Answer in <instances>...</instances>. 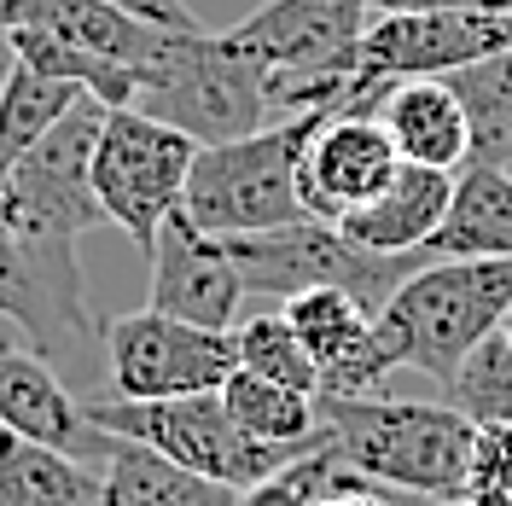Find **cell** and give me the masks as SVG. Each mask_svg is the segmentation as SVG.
<instances>
[{
	"label": "cell",
	"instance_id": "9",
	"mask_svg": "<svg viewBox=\"0 0 512 506\" xmlns=\"http://www.w3.org/2000/svg\"><path fill=\"white\" fill-rule=\"evenodd\" d=\"M105 111L111 105L82 94L24 158L0 169V227L35 239H82L88 227L105 222L94 198V146Z\"/></svg>",
	"mask_w": 512,
	"mask_h": 506
},
{
	"label": "cell",
	"instance_id": "7",
	"mask_svg": "<svg viewBox=\"0 0 512 506\" xmlns=\"http://www.w3.org/2000/svg\"><path fill=\"white\" fill-rule=\"evenodd\" d=\"M227 251L239 262L245 297L256 291V297L286 303L297 291L338 285V291H350L361 309H373V315L390 303V291L408 274H419L431 262L425 251H408V256L367 251L338 222H320V216H303V222L274 227V233H239V239H227Z\"/></svg>",
	"mask_w": 512,
	"mask_h": 506
},
{
	"label": "cell",
	"instance_id": "22",
	"mask_svg": "<svg viewBox=\"0 0 512 506\" xmlns=\"http://www.w3.org/2000/svg\"><path fill=\"white\" fill-rule=\"evenodd\" d=\"M222 402L256 443H274V448H320L326 443L320 396H309V390H291V384H274V379H262V373L239 367L222 384Z\"/></svg>",
	"mask_w": 512,
	"mask_h": 506
},
{
	"label": "cell",
	"instance_id": "32",
	"mask_svg": "<svg viewBox=\"0 0 512 506\" xmlns=\"http://www.w3.org/2000/svg\"><path fill=\"white\" fill-rule=\"evenodd\" d=\"M501 332H507V344H512V315H507V320H501Z\"/></svg>",
	"mask_w": 512,
	"mask_h": 506
},
{
	"label": "cell",
	"instance_id": "21",
	"mask_svg": "<svg viewBox=\"0 0 512 506\" xmlns=\"http://www.w3.org/2000/svg\"><path fill=\"white\" fill-rule=\"evenodd\" d=\"M99 483H105V506H239V489L210 483V477L163 460L158 448L123 443V437L111 448Z\"/></svg>",
	"mask_w": 512,
	"mask_h": 506
},
{
	"label": "cell",
	"instance_id": "11",
	"mask_svg": "<svg viewBox=\"0 0 512 506\" xmlns=\"http://www.w3.org/2000/svg\"><path fill=\"white\" fill-rule=\"evenodd\" d=\"M105 373H111V396H128V402L204 396L239 373V349H233V332L192 326L163 309H134L105 320Z\"/></svg>",
	"mask_w": 512,
	"mask_h": 506
},
{
	"label": "cell",
	"instance_id": "19",
	"mask_svg": "<svg viewBox=\"0 0 512 506\" xmlns=\"http://www.w3.org/2000/svg\"><path fill=\"white\" fill-rule=\"evenodd\" d=\"M431 262H478V256H512V169L501 163H466L454 175L443 227L425 245Z\"/></svg>",
	"mask_w": 512,
	"mask_h": 506
},
{
	"label": "cell",
	"instance_id": "6",
	"mask_svg": "<svg viewBox=\"0 0 512 506\" xmlns=\"http://www.w3.org/2000/svg\"><path fill=\"white\" fill-rule=\"evenodd\" d=\"M82 402H88V419L99 431H111L123 443H140V448H158L163 460L210 477V483H227V489H251L262 477H274L280 466L315 454V448L256 443L251 431L227 413L222 390L169 396V402H128V396H82Z\"/></svg>",
	"mask_w": 512,
	"mask_h": 506
},
{
	"label": "cell",
	"instance_id": "5",
	"mask_svg": "<svg viewBox=\"0 0 512 506\" xmlns=\"http://www.w3.org/2000/svg\"><path fill=\"white\" fill-rule=\"evenodd\" d=\"M134 105L158 123L192 134L198 146L245 140L274 123L268 82L227 35L210 30H169L163 47L134 76Z\"/></svg>",
	"mask_w": 512,
	"mask_h": 506
},
{
	"label": "cell",
	"instance_id": "1",
	"mask_svg": "<svg viewBox=\"0 0 512 506\" xmlns=\"http://www.w3.org/2000/svg\"><path fill=\"white\" fill-rule=\"evenodd\" d=\"M326 443L344 466L390 495L460 501L472 472L478 425L448 402H396V396H320Z\"/></svg>",
	"mask_w": 512,
	"mask_h": 506
},
{
	"label": "cell",
	"instance_id": "23",
	"mask_svg": "<svg viewBox=\"0 0 512 506\" xmlns=\"http://www.w3.org/2000/svg\"><path fill=\"white\" fill-rule=\"evenodd\" d=\"M76 99H82L76 82H59V76L30 70V64H12L6 82H0V169L24 158Z\"/></svg>",
	"mask_w": 512,
	"mask_h": 506
},
{
	"label": "cell",
	"instance_id": "28",
	"mask_svg": "<svg viewBox=\"0 0 512 506\" xmlns=\"http://www.w3.org/2000/svg\"><path fill=\"white\" fill-rule=\"evenodd\" d=\"M373 18H408V12H512V0H361Z\"/></svg>",
	"mask_w": 512,
	"mask_h": 506
},
{
	"label": "cell",
	"instance_id": "29",
	"mask_svg": "<svg viewBox=\"0 0 512 506\" xmlns=\"http://www.w3.org/2000/svg\"><path fill=\"white\" fill-rule=\"evenodd\" d=\"M105 6H123V12L146 18V24H163V30H204L192 18V6H181V0H105Z\"/></svg>",
	"mask_w": 512,
	"mask_h": 506
},
{
	"label": "cell",
	"instance_id": "13",
	"mask_svg": "<svg viewBox=\"0 0 512 506\" xmlns=\"http://www.w3.org/2000/svg\"><path fill=\"white\" fill-rule=\"evenodd\" d=\"M146 262H152L146 309H163V315L192 320V326H216V332L239 326V303H245L239 262L227 251V239L204 233L187 210H175L158 227V239L146 245Z\"/></svg>",
	"mask_w": 512,
	"mask_h": 506
},
{
	"label": "cell",
	"instance_id": "25",
	"mask_svg": "<svg viewBox=\"0 0 512 506\" xmlns=\"http://www.w3.org/2000/svg\"><path fill=\"white\" fill-rule=\"evenodd\" d=\"M233 349H239V367H245V373H262V379H274V384H291V390L320 396L315 361H309L303 338L291 332V320L280 315V309H262V315L239 320V326H233Z\"/></svg>",
	"mask_w": 512,
	"mask_h": 506
},
{
	"label": "cell",
	"instance_id": "3",
	"mask_svg": "<svg viewBox=\"0 0 512 506\" xmlns=\"http://www.w3.org/2000/svg\"><path fill=\"white\" fill-rule=\"evenodd\" d=\"M512 315V256H478V262H425L419 274L390 291L379 315V338L396 361V373H425L448 384L472 349L501 332Z\"/></svg>",
	"mask_w": 512,
	"mask_h": 506
},
{
	"label": "cell",
	"instance_id": "27",
	"mask_svg": "<svg viewBox=\"0 0 512 506\" xmlns=\"http://www.w3.org/2000/svg\"><path fill=\"white\" fill-rule=\"evenodd\" d=\"M466 506H512V425H478L472 472H466Z\"/></svg>",
	"mask_w": 512,
	"mask_h": 506
},
{
	"label": "cell",
	"instance_id": "33",
	"mask_svg": "<svg viewBox=\"0 0 512 506\" xmlns=\"http://www.w3.org/2000/svg\"><path fill=\"white\" fill-rule=\"evenodd\" d=\"M507 163H512V152H507Z\"/></svg>",
	"mask_w": 512,
	"mask_h": 506
},
{
	"label": "cell",
	"instance_id": "17",
	"mask_svg": "<svg viewBox=\"0 0 512 506\" xmlns=\"http://www.w3.org/2000/svg\"><path fill=\"white\" fill-rule=\"evenodd\" d=\"M379 123L396 140L402 163H425V169H466L472 163V123H466V105L448 88L443 76H414V82H396L379 99Z\"/></svg>",
	"mask_w": 512,
	"mask_h": 506
},
{
	"label": "cell",
	"instance_id": "2",
	"mask_svg": "<svg viewBox=\"0 0 512 506\" xmlns=\"http://www.w3.org/2000/svg\"><path fill=\"white\" fill-rule=\"evenodd\" d=\"M373 12L361 0H262L222 30L268 82L274 123L309 111H350L355 59Z\"/></svg>",
	"mask_w": 512,
	"mask_h": 506
},
{
	"label": "cell",
	"instance_id": "12",
	"mask_svg": "<svg viewBox=\"0 0 512 506\" xmlns=\"http://www.w3.org/2000/svg\"><path fill=\"white\" fill-rule=\"evenodd\" d=\"M512 47V12H408V18H373L355 59L350 111H373L396 82L414 76H454L478 59Z\"/></svg>",
	"mask_w": 512,
	"mask_h": 506
},
{
	"label": "cell",
	"instance_id": "31",
	"mask_svg": "<svg viewBox=\"0 0 512 506\" xmlns=\"http://www.w3.org/2000/svg\"><path fill=\"white\" fill-rule=\"evenodd\" d=\"M12 64H18V59H12V41H6V30H0V82H6V70H12Z\"/></svg>",
	"mask_w": 512,
	"mask_h": 506
},
{
	"label": "cell",
	"instance_id": "30",
	"mask_svg": "<svg viewBox=\"0 0 512 506\" xmlns=\"http://www.w3.org/2000/svg\"><path fill=\"white\" fill-rule=\"evenodd\" d=\"M320 506H396L390 489H344V495H326Z\"/></svg>",
	"mask_w": 512,
	"mask_h": 506
},
{
	"label": "cell",
	"instance_id": "20",
	"mask_svg": "<svg viewBox=\"0 0 512 506\" xmlns=\"http://www.w3.org/2000/svg\"><path fill=\"white\" fill-rule=\"evenodd\" d=\"M0 506H105V483L82 460L0 425Z\"/></svg>",
	"mask_w": 512,
	"mask_h": 506
},
{
	"label": "cell",
	"instance_id": "15",
	"mask_svg": "<svg viewBox=\"0 0 512 506\" xmlns=\"http://www.w3.org/2000/svg\"><path fill=\"white\" fill-rule=\"evenodd\" d=\"M402 169L396 140L384 134V123L373 111H338L315 128L303 169H297V192H303V210L320 222H344L350 210L373 204L390 175Z\"/></svg>",
	"mask_w": 512,
	"mask_h": 506
},
{
	"label": "cell",
	"instance_id": "8",
	"mask_svg": "<svg viewBox=\"0 0 512 506\" xmlns=\"http://www.w3.org/2000/svg\"><path fill=\"white\" fill-rule=\"evenodd\" d=\"M0 320H12L59 373L82 379L105 367V326L88 309L76 239H35L0 227Z\"/></svg>",
	"mask_w": 512,
	"mask_h": 506
},
{
	"label": "cell",
	"instance_id": "14",
	"mask_svg": "<svg viewBox=\"0 0 512 506\" xmlns=\"http://www.w3.org/2000/svg\"><path fill=\"white\" fill-rule=\"evenodd\" d=\"M291 332L303 338L309 361L320 373V396H384V384L396 373L390 349L379 338L373 309H361L350 291L338 285H315L280 303Z\"/></svg>",
	"mask_w": 512,
	"mask_h": 506
},
{
	"label": "cell",
	"instance_id": "10",
	"mask_svg": "<svg viewBox=\"0 0 512 506\" xmlns=\"http://www.w3.org/2000/svg\"><path fill=\"white\" fill-rule=\"evenodd\" d=\"M192 158H198V140L158 123V117H146L140 105L105 111V128H99V146H94V198L105 210V222L123 227L146 251L158 239V227L187 198Z\"/></svg>",
	"mask_w": 512,
	"mask_h": 506
},
{
	"label": "cell",
	"instance_id": "16",
	"mask_svg": "<svg viewBox=\"0 0 512 506\" xmlns=\"http://www.w3.org/2000/svg\"><path fill=\"white\" fill-rule=\"evenodd\" d=\"M0 425L82 460L88 472H105V460L117 448V437L88 419V402L64 384L59 367H47L35 349L12 344H0Z\"/></svg>",
	"mask_w": 512,
	"mask_h": 506
},
{
	"label": "cell",
	"instance_id": "26",
	"mask_svg": "<svg viewBox=\"0 0 512 506\" xmlns=\"http://www.w3.org/2000/svg\"><path fill=\"white\" fill-rule=\"evenodd\" d=\"M344 489H379V483H367L355 466H344L338 448L320 443L315 454L280 466L274 477H262L251 489H239V506H320L326 495H344Z\"/></svg>",
	"mask_w": 512,
	"mask_h": 506
},
{
	"label": "cell",
	"instance_id": "24",
	"mask_svg": "<svg viewBox=\"0 0 512 506\" xmlns=\"http://www.w3.org/2000/svg\"><path fill=\"white\" fill-rule=\"evenodd\" d=\"M443 402L460 408L472 425H512V344L507 332H489L443 384Z\"/></svg>",
	"mask_w": 512,
	"mask_h": 506
},
{
	"label": "cell",
	"instance_id": "4",
	"mask_svg": "<svg viewBox=\"0 0 512 506\" xmlns=\"http://www.w3.org/2000/svg\"><path fill=\"white\" fill-rule=\"evenodd\" d=\"M326 117L332 111L280 117V123L245 134V140L198 146L181 210L216 239L274 233V227L303 222L309 210H303V192H297V169H303V152H309V140Z\"/></svg>",
	"mask_w": 512,
	"mask_h": 506
},
{
	"label": "cell",
	"instance_id": "18",
	"mask_svg": "<svg viewBox=\"0 0 512 506\" xmlns=\"http://www.w3.org/2000/svg\"><path fill=\"white\" fill-rule=\"evenodd\" d=\"M448 198H454V169H425V163H402L390 175V187L344 216V233L367 251H384V256H408V251H425L431 233L443 227L448 216Z\"/></svg>",
	"mask_w": 512,
	"mask_h": 506
},
{
	"label": "cell",
	"instance_id": "34",
	"mask_svg": "<svg viewBox=\"0 0 512 506\" xmlns=\"http://www.w3.org/2000/svg\"><path fill=\"white\" fill-rule=\"evenodd\" d=\"M460 506H466V501H460Z\"/></svg>",
	"mask_w": 512,
	"mask_h": 506
}]
</instances>
